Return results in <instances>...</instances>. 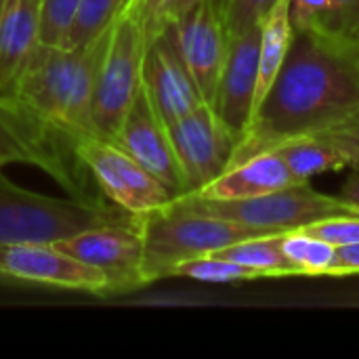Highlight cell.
<instances>
[{
	"label": "cell",
	"mask_w": 359,
	"mask_h": 359,
	"mask_svg": "<svg viewBox=\"0 0 359 359\" xmlns=\"http://www.w3.org/2000/svg\"><path fill=\"white\" fill-rule=\"evenodd\" d=\"M292 29L286 61L255 111L229 166L286 139L326 133L359 114L355 46L324 27Z\"/></svg>",
	"instance_id": "1"
},
{
	"label": "cell",
	"mask_w": 359,
	"mask_h": 359,
	"mask_svg": "<svg viewBox=\"0 0 359 359\" xmlns=\"http://www.w3.org/2000/svg\"><path fill=\"white\" fill-rule=\"evenodd\" d=\"M111 29L78 48L38 42L8 90L25 111L76 149L97 135L93 99Z\"/></svg>",
	"instance_id": "2"
},
{
	"label": "cell",
	"mask_w": 359,
	"mask_h": 359,
	"mask_svg": "<svg viewBox=\"0 0 359 359\" xmlns=\"http://www.w3.org/2000/svg\"><path fill=\"white\" fill-rule=\"evenodd\" d=\"M135 217L143 236L145 284L170 278L175 267L189 259L206 257L236 242L263 236L233 221L200 212L185 204L181 196Z\"/></svg>",
	"instance_id": "3"
},
{
	"label": "cell",
	"mask_w": 359,
	"mask_h": 359,
	"mask_svg": "<svg viewBox=\"0 0 359 359\" xmlns=\"http://www.w3.org/2000/svg\"><path fill=\"white\" fill-rule=\"evenodd\" d=\"M133 217L109 200L86 202L40 196L13 185L0 175V246L55 244L93 227L128 223Z\"/></svg>",
	"instance_id": "4"
},
{
	"label": "cell",
	"mask_w": 359,
	"mask_h": 359,
	"mask_svg": "<svg viewBox=\"0 0 359 359\" xmlns=\"http://www.w3.org/2000/svg\"><path fill=\"white\" fill-rule=\"evenodd\" d=\"M181 198L200 212L233 221L236 225L263 236L303 229L328 217L359 215L339 196L320 194L309 187V183L288 185L284 189L244 200H208L198 194H181Z\"/></svg>",
	"instance_id": "5"
},
{
	"label": "cell",
	"mask_w": 359,
	"mask_h": 359,
	"mask_svg": "<svg viewBox=\"0 0 359 359\" xmlns=\"http://www.w3.org/2000/svg\"><path fill=\"white\" fill-rule=\"evenodd\" d=\"M147 38L139 21L120 13L103 55L93 99V124L99 137L116 139L126 114L143 88Z\"/></svg>",
	"instance_id": "6"
},
{
	"label": "cell",
	"mask_w": 359,
	"mask_h": 359,
	"mask_svg": "<svg viewBox=\"0 0 359 359\" xmlns=\"http://www.w3.org/2000/svg\"><path fill=\"white\" fill-rule=\"evenodd\" d=\"M78 156L99 191L130 215H145L175 196L116 141L99 135L78 145Z\"/></svg>",
	"instance_id": "7"
},
{
	"label": "cell",
	"mask_w": 359,
	"mask_h": 359,
	"mask_svg": "<svg viewBox=\"0 0 359 359\" xmlns=\"http://www.w3.org/2000/svg\"><path fill=\"white\" fill-rule=\"evenodd\" d=\"M168 130L185 175V194L200 191L221 177L240 143V137L208 103L198 105L194 111L168 124Z\"/></svg>",
	"instance_id": "8"
},
{
	"label": "cell",
	"mask_w": 359,
	"mask_h": 359,
	"mask_svg": "<svg viewBox=\"0 0 359 359\" xmlns=\"http://www.w3.org/2000/svg\"><path fill=\"white\" fill-rule=\"evenodd\" d=\"M55 246L105 273L109 294H122L147 286L143 276V236L137 217L128 223L80 231L55 242Z\"/></svg>",
	"instance_id": "9"
},
{
	"label": "cell",
	"mask_w": 359,
	"mask_h": 359,
	"mask_svg": "<svg viewBox=\"0 0 359 359\" xmlns=\"http://www.w3.org/2000/svg\"><path fill=\"white\" fill-rule=\"evenodd\" d=\"M143 88L166 124L206 103L179 46L175 21L149 44L143 61Z\"/></svg>",
	"instance_id": "10"
},
{
	"label": "cell",
	"mask_w": 359,
	"mask_h": 359,
	"mask_svg": "<svg viewBox=\"0 0 359 359\" xmlns=\"http://www.w3.org/2000/svg\"><path fill=\"white\" fill-rule=\"evenodd\" d=\"M114 141L149 175H154L172 196L187 191L185 175L181 170L168 124L154 107L145 88H141Z\"/></svg>",
	"instance_id": "11"
},
{
	"label": "cell",
	"mask_w": 359,
	"mask_h": 359,
	"mask_svg": "<svg viewBox=\"0 0 359 359\" xmlns=\"http://www.w3.org/2000/svg\"><path fill=\"white\" fill-rule=\"evenodd\" d=\"M175 27L183 59L204 101L212 105L229 48L223 0H202L185 15L177 17Z\"/></svg>",
	"instance_id": "12"
},
{
	"label": "cell",
	"mask_w": 359,
	"mask_h": 359,
	"mask_svg": "<svg viewBox=\"0 0 359 359\" xmlns=\"http://www.w3.org/2000/svg\"><path fill=\"white\" fill-rule=\"evenodd\" d=\"M0 269L21 284H44L88 294H109L105 273L63 252L55 244L0 246Z\"/></svg>",
	"instance_id": "13"
},
{
	"label": "cell",
	"mask_w": 359,
	"mask_h": 359,
	"mask_svg": "<svg viewBox=\"0 0 359 359\" xmlns=\"http://www.w3.org/2000/svg\"><path fill=\"white\" fill-rule=\"evenodd\" d=\"M261 25H255L229 40L217 97L212 103L215 111L240 137V141L246 135L255 114Z\"/></svg>",
	"instance_id": "14"
},
{
	"label": "cell",
	"mask_w": 359,
	"mask_h": 359,
	"mask_svg": "<svg viewBox=\"0 0 359 359\" xmlns=\"http://www.w3.org/2000/svg\"><path fill=\"white\" fill-rule=\"evenodd\" d=\"M297 183L299 181L292 177L284 160L273 149H267L229 166L204 189L189 194H198L208 200H244L271 194Z\"/></svg>",
	"instance_id": "15"
},
{
	"label": "cell",
	"mask_w": 359,
	"mask_h": 359,
	"mask_svg": "<svg viewBox=\"0 0 359 359\" xmlns=\"http://www.w3.org/2000/svg\"><path fill=\"white\" fill-rule=\"evenodd\" d=\"M42 0H0V93H8L40 42Z\"/></svg>",
	"instance_id": "16"
},
{
	"label": "cell",
	"mask_w": 359,
	"mask_h": 359,
	"mask_svg": "<svg viewBox=\"0 0 359 359\" xmlns=\"http://www.w3.org/2000/svg\"><path fill=\"white\" fill-rule=\"evenodd\" d=\"M271 149L284 160L299 183H309V179L324 172L349 168L343 151L324 133L286 139Z\"/></svg>",
	"instance_id": "17"
},
{
	"label": "cell",
	"mask_w": 359,
	"mask_h": 359,
	"mask_svg": "<svg viewBox=\"0 0 359 359\" xmlns=\"http://www.w3.org/2000/svg\"><path fill=\"white\" fill-rule=\"evenodd\" d=\"M292 21H290V0H278L269 15L261 25V48H259V82H257V99L255 111L267 97L269 88L273 86L290 42H292ZM255 116V114H252Z\"/></svg>",
	"instance_id": "18"
},
{
	"label": "cell",
	"mask_w": 359,
	"mask_h": 359,
	"mask_svg": "<svg viewBox=\"0 0 359 359\" xmlns=\"http://www.w3.org/2000/svg\"><path fill=\"white\" fill-rule=\"evenodd\" d=\"M217 257H225L229 261H236L244 267L255 269L261 278H294V269L290 267L288 259L282 250V233L273 236H257L250 240L236 242L231 246H225L217 252Z\"/></svg>",
	"instance_id": "19"
},
{
	"label": "cell",
	"mask_w": 359,
	"mask_h": 359,
	"mask_svg": "<svg viewBox=\"0 0 359 359\" xmlns=\"http://www.w3.org/2000/svg\"><path fill=\"white\" fill-rule=\"evenodd\" d=\"M282 250L297 276H330L337 246L303 229L282 233Z\"/></svg>",
	"instance_id": "20"
},
{
	"label": "cell",
	"mask_w": 359,
	"mask_h": 359,
	"mask_svg": "<svg viewBox=\"0 0 359 359\" xmlns=\"http://www.w3.org/2000/svg\"><path fill=\"white\" fill-rule=\"evenodd\" d=\"M128 0H82L76 17L63 40L65 48H78L93 42L105 29H109Z\"/></svg>",
	"instance_id": "21"
},
{
	"label": "cell",
	"mask_w": 359,
	"mask_h": 359,
	"mask_svg": "<svg viewBox=\"0 0 359 359\" xmlns=\"http://www.w3.org/2000/svg\"><path fill=\"white\" fill-rule=\"evenodd\" d=\"M170 278H189V280L208 282V284H236V282L261 280V276L255 269L244 267L225 257H217V255L189 259L177 265Z\"/></svg>",
	"instance_id": "22"
},
{
	"label": "cell",
	"mask_w": 359,
	"mask_h": 359,
	"mask_svg": "<svg viewBox=\"0 0 359 359\" xmlns=\"http://www.w3.org/2000/svg\"><path fill=\"white\" fill-rule=\"evenodd\" d=\"M278 0H223V17L229 40L261 25Z\"/></svg>",
	"instance_id": "23"
},
{
	"label": "cell",
	"mask_w": 359,
	"mask_h": 359,
	"mask_svg": "<svg viewBox=\"0 0 359 359\" xmlns=\"http://www.w3.org/2000/svg\"><path fill=\"white\" fill-rule=\"evenodd\" d=\"M82 0H42V21H40V42L63 46L67 29L76 17Z\"/></svg>",
	"instance_id": "24"
},
{
	"label": "cell",
	"mask_w": 359,
	"mask_h": 359,
	"mask_svg": "<svg viewBox=\"0 0 359 359\" xmlns=\"http://www.w3.org/2000/svg\"><path fill=\"white\" fill-rule=\"evenodd\" d=\"M177 0H128L124 13L133 15L145 32L147 44L172 21Z\"/></svg>",
	"instance_id": "25"
},
{
	"label": "cell",
	"mask_w": 359,
	"mask_h": 359,
	"mask_svg": "<svg viewBox=\"0 0 359 359\" xmlns=\"http://www.w3.org/2000/svg\"><path fill=\"white\" fill-rule=\"evenodd\" d=\"M303 231L322 238L330 242L332 246H347V244H359V215H339L328 217L322 221H316Z\"/></svg>",
	"instance_id": "26"
},
{
	"label": "cell",
	"mask_w": 359,
	"mask_h": 359,
	"mask_svg": "<svg viewBox=\"0 0 359 359\" xmlns=\"http://www.w3.org/2000/svg\"><path fill=\"white\" fill-rule=\"evenodd\" d=\"M316 27H324L326 32L353 42L359 34V0H330L324 21Z\"/></svg>",
	"instance_id": "27"
},
{
	"label": "cell",
	"mask_w": 359,
	"mask_h": 359,
	"mask_svg": "<svg viewBox=\"0 0 359 359\" xmlns=\"http://www.w3.org/2000/svg\"><path fill=\"white\" fill-rule=\"evenodd\" d=\"M347 158L349 168L359 170V114L324 133Z\"/></svg>",
	"instance_id": "28"
},
{
	"label": "cell",
	"mask_w": 359,
	"mask_h": 359,
	"mask_svg": "<svg viewBox=\"0 0 359 359\" xmlns=\"http://www.w3.org/2000/svg\"><path fill=\"white\" fill-rule=\"evenodd\" d=\"M330 8V0H290L292 27L320 25Z\"/></svg>",
	"instance_id": "29"
},
{
	"label": "cell",
	"mask_w": 359,
	"mask_h": 359,
	"mask_svg": "<svg viewBox=\"0 0 359 359\" xmlns=\"http://www.w3.org/2000/svg\"><path fill=\"white\" fill-rule=\"evenodd\" d=\"M359 273V244L337 246L334 263L330 269V276H355Z\"/></svg>",
	"instance_id": "30"
},
{
	"label": "cell",
	"mask_w": 359,
	"mask_h": 359,
	"mask_svg": "<svg viewBox=\"0 0 359 359\" xmlns=\"http://www.w3.org/2000/svg\"><path fill=\"white\" fill-rule=\"evenodd\" d=\"M339 198L345 200L351 208H355L359 212V170H355V172L345 181V185L341 187Z\"/></svg>",
	"instance_id": "31"
},
{
	"label": "cell",
	"mask_w": 359,
	"mask_h": 359,
	"mask_svg": "<svg viewBox=\"0 0 359 359\" xmlns=\"http://www.w3.org/2000/svg\"><path fill=\"white\" fill-rule=\"evenodd\" d=\"M202 0H177L175 2V8H172V21L181 15H185L187 11H191L196 4H200Z\"/></svg>",
	"instance_id": "32"
},
{
	"label": "cell",
	"mask_w": 359,
	"mask_h": 359,
	"mask_svg": "<svg viewBox=\"0 0 359 359\" xmlns=\"http://www.w3.org/2000/svg\"><path fill=\"white\" fill-rule=\"evenodd\" d=\"M0 286H21V282H17L15 278H11L8 273L0 269Z\"/></svg>",
	"instance_id": "33"
},
{
	"label": "cell",
	"mask_w": 359,
	"mask_h": 359,
	"mask_svg": "<svg viewBox=\"0 0 359 359\" xmlns=\"http://www.w3.org/2000/svg\"><path fill=\"white\" fill-rule=\"evenodd\" d=\"M353 46H355V53H358V57H359V34L353 38V42H351Z\"/></svg>",
	"instance_id": "34"
}]
</instances>
